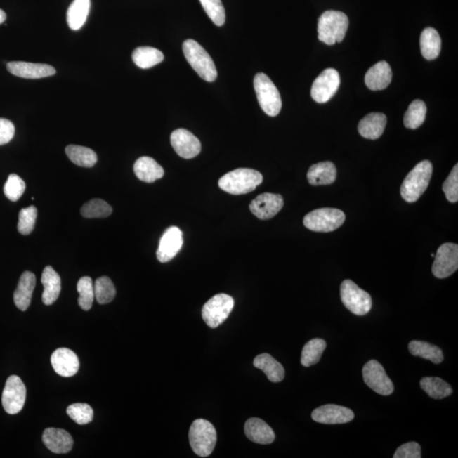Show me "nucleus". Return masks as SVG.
<instances>
[{
    "label": "nucleus",
    "instance_id": "7ed1b4c3",
    "mask_svg": "<svg viewBox=\"0 0 458 458\" xmlns=\"http://www.w3.org/2000/svg\"><path fill=\"white\" fill-rule=\"evenodd\" d=\"M349 20L343 12L328 11L318 19V39L328 45L342 42L348 30Z\"/></svg>",
    "mask_w": 458,
    "mask_h": 458
},
{
    "label": "nucleus",
    "instance_id": "72a5a7b5",
    "mask_svg": "<svg viewBox=\"0 0 458 458\" xmlns=\"http://www.w3.org/2000/svg\"><path fill=\"white\" fill-rule=\"evenodd\" d=\"M420 386L433 399H444L452 394L451 386L438 377L423 378Z\"/></svg>",
    "mask_w": 458,
    "mask_h": 458
},
{
    "label": "nucleus",
    "instance_id": "aec40b11",
    "mask_svg": "<svg viewBox=\"0 0 458 458\" xmlns=\"http://www.w3.org/2000/svg\"><path fill=\"white\" fill-rule=\"evenodd\" d=\"M43 443L52 452L65 454L72 451L73 439L70 433L61 428H48L43 435Z\"/></svg>",
    "mask_w": 458,
    "mask_h": 458
},
{
    "label": "nucleus",
    "instance_id": "a211bd4d",
    "mask_svg": "<svg viewBox=\"0 0 458 458\" xmlns=\"http://www.w3.org/2000/svg\"><path fill=\"white\" fill-rule=\"evenodd\" d=\"M7 70L11 74L27 79H39L55 74V69L47 64H35L13 61L7 64Z\"/></svg>",
    "mask_w": 458,
    "mask_h": 458
},
{
    "label": "nucleus",
    "instance_id": "79ce46f5",
    "mask_svg": "<svg viewBox=\"0 0 458 458\" xmlns=\"http://www.w3.org/2000/svg\"><path fill=\"white\" fill-rule=\"evenodd\" d=\"M38 210L34 206L23 208L19 214L18 229L20 235H28L34 231Z\"/></svg>",
    "mask_w": 458,
    "mask_h": 458
},
{
    "label": "nucleus",
    "instance_id": "2eb2a0df",
    "mask_svg": "<svg viewBox=\"0 0 458 458\" xmlns=\"http://www.w3.org/2000/svg\"><path fill=\"white\" fill-rule=\"evenodd\" d=\"M284 199L280 195L261 194L249 204V210L261 220L273 218L284 207Z\"/></svg>",
    "mask_w": 458,
    "mask_h": 458
},
{
    "label": "nucleus",
    "instance_id": "4be33fe9",
    "mask_svg": "<svg viewBox=\"0 0 458 458\" xmlns=\"http://www.w3.org/2000/svg\"><path fill=\"white\" fill-rule=\"evenodd\" d=\"M244 433L252 443L261 445L272 444L275 440V433L263 420L257 418L249 419L244 425Z\"/></svg>",
    "mask_w": 458,
    "mask_h": 458
},
{
    "label": "nucleus",
    "instance_id": "4468645a",
    "mask_svg": "<svg viewBox=\"0 0 458 458\" xmlns=\"http://www.w3.org/2000/svg\"><path fill=\"white\" fill-rule=\"evenodd\" d=\"M171 144L182 158L192 159L199 154L202 144L195 135L183 129L175 130L171 134Z\"/></svg>",
    "mask_w": 458,
    "mask_h": 458
},
{
    "label": "nucleus",
    "instance_id": "a878e982",
    "mask_svg": "<svg viewBox=\"0 0 458 458\" xmlns=\"http://www.w3.org/2000/svg\"><path fill=\"white\" fill-rule=\"evenodd\" d=\"M133 171L137 178L145 183H153L164 176L162 166L148 157L138 158L134 163Z\"/></svg>",
    "mask_w": 458,
    "mask_h": 458
},
{
    "label": "nucleus",
    "instance_id": "1a4fd4ad",
    "mask_svg": "<svg viewBox=\"0 0 458 458\" xmlns=\"http://www.w3.org/2000/svg\"><path fill=\"white\" fill-rule=\"evenodd\" d=\"M234 306L235 301L228 294H216L203 306L202 318L204 322L211 329L218 328L230 315Z\"/></svg>",
    "mask_w": 458,
    "mask_h": 458
},
{
    "label": "nucleus",
    "instance_id": "6ab92c4d",
    "mask_svg": "<svg viewBox=\"0 0 458 458\" xmlns=\"http://www.w3.org/2000/svg\"><path fill=\"white\" fill-rule=\"evenodd\" d=\"M53 369L63 377H72L79 370V359L70 349L59 348L51 355Z\"/></svg>",
    "mask_w": 458,
    "mask_h": 458
},
{
    "label": "nucleus",
    "instance_id": "a18cd8bd",
    "mask_svg": "<svg viewBox=\"0 0 458 458\" xmlns=\"http://www.w3.org/2000/svg\"><path fill=\"white\" fill-rule=\"evenodd\" d=\"M394 458H421V447L417 443H408L400 445L396 450Z\"/></svg>",
    "mask_w": 458,
    "mask_h": 458
},
{
    "label": "nucleus",
    "instance_id": "09e8293b",
    "mask_svg": "<svg viewBox=\"0 0 458 458\" xmlns=\"http://www.w3.org/2000/svg\"><path fill=\"white\" fill-rule=\"evenodd\" d=\"M431 256L432 257H435V254H433V253H432Z\"/></svg>",
    "mask_w": 458,
    "mask_h": 458
},
{
    "label": "nucleus",
    "instance_id": "393cba45",
    "mask_svg": "<svg viewBox=\"0 0 458 458\" xmlns=\"http://www.w3.org/2000/svg\"><path fill=\"white\" fill-rule=\"evenodd\" d=\"M41 282L44 285L42 301L44 305L51 306L54 304L58 299L61 290V280L51 266L44 269Z\"/></svg>",
    "mask_w": 458,
    "mask_h": 458
},
{
    "label": "nucleus",
    "instance_id": "f8f14e48",
    "mask_svg": "<svg viewBox=\"0 0 458 458\" xmlns=\"http://www.w3.org/2000/svg\"><path fill=\"white\" fill-rule=\"evenodd\" d=\"M458 268V245L445 243L441 245L435 256L432 267L433 276L437 279H445Z\"/></svg>",
    "mask_w": 458,
    "mask_h": 458
},
{
    "label": "nucleus",
    "instance_id": "f03ea898",
    "mask_svg": "<svg viewBox=\"0 0 458 458\" xmlns=\"http://www.w3.org/2000/svg\"><path fill=\"white\" fill-rule=\"evenodd\" d=\"M433 174V165L431 162L423 161L416 165L404 179L400 187V195L405 202L412 203L417 202L428 189Z\"/></svg>",
    "mask_w": 458,
    "mask_h": 458
},
{
    "label": "nucleus",
    "instance_id": "ddd939ff",
    "mask_svg": "<svg viewBox=\"0 0 458 458\" xmlns=\"http://www.w3.org/2000/svg\"><path fill=\"white\" fill-rule=\"evenodd\" d=\"M339 84L341 77L339 72L333 68L326 69L315 79L310 95L318 103H326L336 93Z\"/></svg>",
    "mask_w": 458,
    "mask_h": 458
},
{
    "label": "nucleus",
    "instance_id": "9b49d317",
    "mask_svg": "<svg viewBox=\"0 0 458 458\" xmlns=\"http://www.w3.org/2000/svg\"><path fill=\"white\" fill-rule=\"evenodd\" d=\"M364 382L376 393L381 395H390L393 393L395 388L391 379L388 377L381 364L371 360L362 369Z\"/></svg>",
    "mask_w": 458,
    "mask_h": 458
},
{
    "label": "nucleus",
    "instance_id": "473e14b6",
    "mask_svg": "<svg viewBox=\"0 0 458 458\" xmlns=\"http://www.w3.org/2000/svg\"><path fill=\"white\" fill-rule=\"evenodd\" d=\"M65 153L74 164L83 167H92L98 161L97 155L91 149L80 145H68Z\"/></svg>",
    "mask_w": 458,
    "mask_h": 458
},
{
    "label": "nucleus",
    "instance_id": "b1692460",
    "mask_svg": "<svg viewBox=\"0 0 458 458\" xmlns=\"http://www.w3.org/2000/svg\"><path fill=\"white\" fill-rule=\"evenodd\" d=\"M36 286V277L31 272H24L20 277L14 293V302L18 308L25 312L31 304L32 293Z\"/></svg>",
    "mask_w": 458,
    "mask_h": 458
},
{
    "label": "nucleus",
    "instance_id": "f257e3e1",
    "mask_svg": "<svg viewBox=\"0 0 458 458\" xmlns=\"http://www.w3.org/2000/svg\"><path fill=\"white\" fill-rule=\"evenodd\" d=\"M263 181V175L259 171L238 169L223 175L219 179L218 186L228 194L239 195L251 193Z\"/></svg>",
    "mask_w": 458,
    "mask_h": 458
},
{
    "label": "nucleus",
    "instance_id": "20e7f679",
    "mask_svg": "<svg viewBox=\"0 0 458 458\" xmlns=\"http://www.w3.org/2000/svg\"><path fill=\"white\" fill-rule=\"evenodd\" d=\"M183 54L194 70L202 79L214 81L218 77L214 61L202 45L193 39H188L183 44Z\"/></svg>",
    "mask_w": 458,
    "mask_h": 458
},
{
    "label": "nucleus",
    "instance_id": "5701e85b",
    "mask_svg": "<svg viewBox=\"0 0 458 458\" xmlns=\"http://www.w3.org/2000/svg\"><path fill=\"white\" fill-rule=\"evenodd\" d=\"M392 71L386 61H380L372 67L365 75L367 87L373 91L386 89L391 83Z\"/></svg>",
    "mask_w": 458,
    "mask_h": 458
},
{
    "label": "nucleus",
    "instance_id": "c756f323",
    "mask_svg": "<svg viewBox=\"0 0 458 458\" xmlns=\"http://www.w3.org/2000/svg\"><path fill=\"white\" fill-rule=\"evenodd\" d=\"M90 0H74L68 8L67 20L72 30H79L84 25L89 14Z\"/></svg>",
    "mask_w": 458,
    "mask_h": 458
},
{
    "label": "nucleus",
    "instance_id": "412c9836",
    "mask_svg": "<svg viewBox=\"0 0 458 458\" xmlns=\"http://www.w3.org/2000/svg\"><path fill=\"white\" fill-rule=\"evenodd\" d=\"M387 124V117L383 113L373 112L367 115L360 121L358 132L367 140H375L382 136Z\"/></svg>",
    "mask_w": 458,
    "mask_h": 458
},
{
    "label": "nucleus",
    "instance_id": "9d476101",
    "mask_svg": "<svg viewBox=\"0 0 458 458\" xmlns=\"http://www.w3.org/2000/svg\"><path fill=\"white\" fill-rule=\"evenodd\" d=\"M26 396V386L22 380L16 375L8 378L2 394V405L7 414H19L25 404Z\"/></svg>",
    "mask_w": 458,
    "mask_h": 458
},
{
    "label": "nucleus",
    "instance_id": "a19ab883",
    "mask_svg": "<svg viewBox=\"0 0 458 458\" xmlns=\"http://www.w3.org/2000/svg\"><path fill=\"white\" fill-rule=\"evenodd\" d=\"M67 414L75 423L80 425L88 424L93 419V410L89 404L75 403L69 406Z\"/></svg>",
    "mask_w": 458,
    "mask_h": 458
},
{
    "label": "nucleus",
    "instance_id": "7c9ffc66",
    "mask_svg": "<svg viewBox=\"0 0 458 458\" xmlns=\"http://www.w3.org/2000/svg\"><path fill=\"white\" fill-rule=\"evenodd\" d=\"M408 349L412 355L429 360L435 364H440L444 360L443 351L431 343L414 341L409 343Z\"/></svg>",
    "mask_w": 458,
    "mask_h": 458
},
{
    "label": "nucleus",
    "instance_id": "f3484780",
    "mask_svg": "<svg viewBox=\"0 0 458 458\" xmlns=\"http://www.w3.org/2000/svg\"><path fill=\"white\" fill-rule=\"evenodd\" d=\"M183 243V232L178 227L167 228L159 240L157 259L162 263H169L177 256Z\"/></svg>",
    "mask_w": 458,
    "mask_h": 458
},
{
    "label": "nucleus",
    "instance_id": "bb28decb",
    "mask_svg": "<svg viewBox=\"0 0 458 458\" xmlns=\"http://www.w3.org/2000/svg\"><path fill=\"white\" fill-rule=\"evenodd\" d=\"M337 170L334 163L330 162H319L310 167L308 179L310 185H329L336 179Z\"/></svg>",
    "mask_w": 458,
    "mask_h": 458
},
{
    "label": "nucleus",
    "instance_id": "49530a36",
    "mask_svg": "<svg viewBox=\"0 0 458 458\" xmlns=\"http://www.w3.org/2000/svg\"><path fill=\"white\" fill-rule=\"evenodd\" d=\"M15 135V126L9 120L0 118V145L11 142Z\"/></svg>",
    "mask_w": 458,
    "mask_h": 458
},
{
    "label": "nucleus",
    "instance_id": "37998d69",
    "mask_svg": "<svg viewBox=\"0 0 458 458\" xmlns=\"http://www.w3.org/2000/svg\"><path fill=\"white\" fill-rule=\"evenodd\" d=\"M25 190V182L16 174H11L4 186V193L8 199L13 202H18L22 197Z\"/></svg>",
    "mask_w": 458,
    "mask_h": 458
},
{
    "label": "nucleus",
    "instance_id": "c9c22d12",
    "mask_svg": "<svg viewBox=\"0 0 458 458\" xmlns=\"http://www.w3.org/2000/svg\"><path fill=\"white\" fill-rule=\"evenodd\" d=\"M427 107L424 102L416 100L412 102L405 113L404 125L407 129H417L424 124L426 118Z\"/></svg>",
    "mask_w": 458,
    "mask_h": 458
},
{
    "label": "nucleus",
    "instance_id": "cd10ccee",
    "mask_svg": "<svg viewBox=\"0 0 458 458\" xmlns=\"http://www.w3.org/2000/svg\"><path fill=\"white\" fill-rule=\"evenodd\" d=\"M254 366L261 369L267 375L268 379L273 383H279L284 379L285 371L283 365L271 355L263 353L257 355L254 360Z\"/></svg>",
    "mask_w": 458,
    "mask_h": 458
},
{
    "label": "nucleus",
    "instance_id": "6e6552de",
    "mask_svg": "<svg viewBox=\"0 0 458 458\" xmlns=\"http://www.w3.org/2000/svg\"><path fill=\"white\" fill-rule=\"evenodd\" d=\"M341 297L344 306L358 316L369 313L373 305L370 294L349 280L341 284Z\"/></svg>",
    "mask_w": 458,
    "mask_h": 458
},
{
    "label": "nucleus",
    "instance_id": "c85d7f7f",
    "mask_svg": "<svg viewBox=\"0 0 458 458\" xmlns=\"http://www.w3.org/2000/svg\"><path fill=\"white\" fill-rule=\"evenodd\" d=\"M420 48L425 59H436L441 51V39L438 32L432 27L425 28L420 36Z\"/></svg>",
    "mask_w": 458,
    "mask_h": 458
},
{
    "label": "nucleus",
    "instance_id": "e433bc0d",
    "mask_svg": "<svg viewBox=\"0 0 458 458\" xmlns=\"http://www.w3.org/2000/svg\"><path fill=\"white\" fill-rule=\"evenodd\" d=\"M112 211V207L105 200L93 199L84 204L81 214L86 218H108Z\"/></svg>",
    "mask_w": 458,
    "mask_h": 458
},
{
    "label": "nucleus",
    "instance_id": "dca6fc26",
    "mask_svg": "<svg viewBox=\"0 0 458 458\" xmlns=\"http://www.w3.org/2000/svg\"><path fill=\"white\" fill-rule=\"evenodd\" d=\"M312 418L315 422L325 424H346L353 421L355 414L351 409L328 404L319 407L313 412Z\"/></svg>",
    "mask_w": 458,
    "mask_h": 458
},
{
    "label": "nucleus",
    "instance_id": "c03bdc74",
    "mask_svg": "<svg viewBox=\"0 0 458 458\" xmlns=\"http://www.w3.org/2000/svg\"><path fill=\"white\" fill-rule=\"evenodd\" d=\"M443 192L448 202L456 203L458 200V165L453 167L451 174L445 180L443 187Z\"/></svg>",
    "mask_w": 458,
    "mask_h": 458
},
{
    "label": "nucleus",
    "instance_id": "ea45409f",
    "mask_svg": "<svg viewBox=\"0 0 458 458\" xmlns=\"http://www.w3.org/2000/svg\"><path fill=\"white\" fill-rule=\"evenodd\" d=\"M199 2L216 26L224 25L226 13L221 0H199Z\"/></svg>",
    "mask_w": 458,
    "mask_h": 458
},
{
    "label": "nucleus",
    "instance_id": "39448f33",
    "mask_svg": "<svg viewBox=\"0 0 458 458\" xmlns=\"http://www.w3.org/2000/svg\"><path fill=\"white\" fill-rule=\"evenodd\" d=\"M189 438L196 455L207 457L211 455L216 447V428L209 421L196 419L190 428Z\"/></svg>",
    "mask_w": 458,
    "mask_h": 458
},
{
    "label": "nucleus",
    "instance_id": "2f4dec72",
    "mask_svg": "<svg viewBox=\"0 0 458 458\" xmlns=\"http://www.w3.org/2000/svg\"><path fill=\"white\" fill-rule=\"evenodd\" d=\"M132 57L135 65L142 69L153 67L164 60L162 52L152 47L137 48L133 52Z\"/></svg>",
    "mask_w": 458,
    "mask_h": 458
},
{
    "label": "nucleus",
    "instance_id": "de8ad7c7",
    "mask_svg": "<svg viewBox=\"0 0 458 458\" xmlns=\"http://www.w3.org/2000/svg\"><path fill=\"white\" fill-rule=\"evenodd\" d=\"M6 19V14L5 13V11L0 10V24H2L4 22H5Z\"/></svg>",
    "mask_w": 458,
    "mask_h": 458
},
{
    "label": "nucleus",
    "instance_id": "423d86ee",
    "mask_svg": "<svg viewBox=\"0 0 458 458\" xmlns=\"http://www.w3.org/2000/svg\"><path fill=\"white\" fill-rule=\"evenodd\" d=\"M254 89L263 112L270 117L277 116L282 108V100L279 90L272 80L263 72L257 73Z\"/></svg>",
    "mask_w": 458,
    "mask_h": 458
},
{
    "label": "nucleus",
    "instance_id": "0eeeda50",
    "mask_svg": "<svg viewBox=\"0 0 458 458\" xmlns=\"http://www.w3.org/2000/svg\"><path fill=\"white\" fill-rule=\"evenodd\" d=\"M346 215L336 208H320L306 215L303 223L314 232L328 233L336 230L345 223Z\"/></svg>",
    "mask_w": 458,
    "mask_h": 458
},
{
    "label": "nucleus",
    "instance_id": "58836bf2",
    "mask_svg": "<svg viewBox=\"0 0 458 458\" xmlns=\"http://www.w3.org/2000/svg\"><path fill=\"white\" fill-rule=\"evenodd\" d=\"M77 292L79 293V305L84 310L92 308L95 298V289L91 277L86 276L81 277L77 285Z\"/></svg>",
    "mask_w": 458,
    "mask_h": 458
},
{
    "label": "nucleus",
    "instance_id": "4c0bfd02",
    "mask_svg": "<svg viewBox=\"0 0 458 458\" xmlns=\"http://www.w3.org/2000/svg\"><path fill=\"white\" fill-rule=\"evenodd\" d=\"M93 289H95V298L100 305L110 303L116 296V288L108 277H100L96 280Z\"/></svg>",
    "mask_w": 458,
    "mask_h": 458
},
{
    "label": "nucleus",
    "instance_id": "f704fd0d",
    "mask_svg": "<svg viewBox=\"0 0 458 458\" xmlns=\"http://www.w3.org/2000/svg\"><path fill=\"white\" fill-rule=\"evenodd\" d=\"M327 344L324 339H313L306 344L302 350L301 362L308 367L320 361L322 353L326 349Z\"/></svg>",
    "mask_w": 458,
    "mask_h": 458
}]
</instances>
